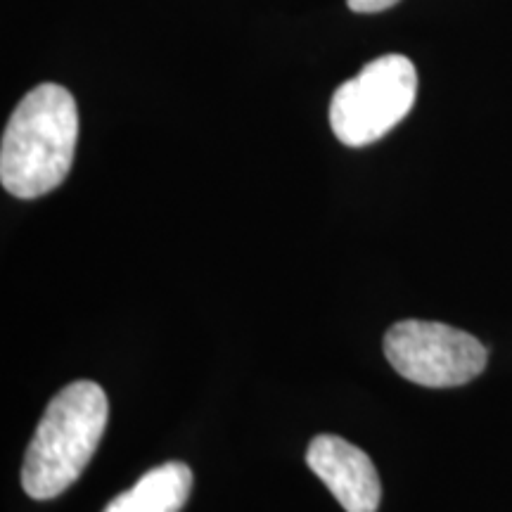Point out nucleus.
Masks as SVG:
<instances>
[{"instance_id":"1","label":"nucleus","mask_w":512,"mask_h":512,"mask_svg":"<svg viewBox=\"0 0 512 512\" xmlns=\"http://www.w3.org/2000/svg\"><path fill=\"white\" fill-rule=\"evenodd\" d=\"M79 140L74 95L41 83L24 95L0 143V183L19 200H36L60 188L72 169Z\"/></svg>"},{"instance_id":"2","label":"nucleus","mask_w":512,"mask_h":512,"mask_svg":"<svg viewBox=\"0 0 512 512\" xmlns=\"http://www.w3.org/2000/svg\"><path fill=\"white\" fill-rule=\"evenodd\" d=\"M110 403L100 384L79 380L53 396L29 441L22 465V486L34 501H50L72 486L107 427Z\"/></svg>"},{"instance_id":"3","label":"nucleus","mask_w":512,"mask_h":512,"mask_svg":"<svg viewBox=\"0 0 512 512\" xmlns=\"http://www.w3.org/2000/svg\"><path fill=\"white\" fill-rule=\"evenodd\" d=\"M418 72L406 55H382L332 95L330 126L339 143L366 147L413 110Z\"/></svg>"},{"instance_id":"4","label":"nucleus","mask_w":512,"mask_h":512,"mask_svg":"<svg viewBox=\"0 0 512 512\" xmlns=\"http://www.w3.org/2000/svg\"><path fill=\"white\" fill-rule=\"evenodd\" d=\"M389 366L420 387L446 389L484 373L489 351L470 332L430 320H401L384 335Z\"/></svg>"},{"instance_id":"5","label":"nucleus","mask_w":512,"mask_h":512,"mask_svg":"<svg viewBox=\"0 0 512 512\" xmlns=\"http://www.w3.org/2000/svg\"><path fill=\"white\" fill-rule=\"evenodd\" d=\"M306 465L320 477L347 512H377L382 484L366 451L335 434H320L309 444Z\"/></svg>"},{"instance_id":"6","label":"nucleus","mask_w":512,"mask_h":512,"mask_svg":"<svg viewBox=\"0 0 512 512\" xmlns=\"http://www.w3.org/2000/svg\"><path fill=\"white\" fill-rule=\"evenodd\" d=\"M192 491V470L185 463H164L145 472L131 489L102 512H181Z\"/></svg>"},{"instance_id":"7","label":"nucleus","mask_w":512,"mask_h":512,"mask_svg":"<svg viewBox=\"0 0 512 512\" xmlns=\"http://www.w3.org/2000/svg\"><path fill=\"white\" fill-rule=\"evenodd\" d=\"M349 8L358 12V15H375V12L394 8L399 0H347Z\"/></svg>"}]
</instances>
